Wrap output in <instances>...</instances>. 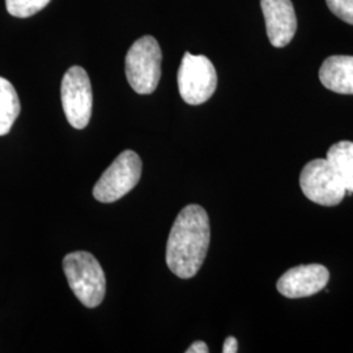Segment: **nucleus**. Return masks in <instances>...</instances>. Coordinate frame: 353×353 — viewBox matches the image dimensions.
<instances>
[{
  "label": "nucleus",
  "instance_id": "nucleus-1",
  "mask_svg": "<svg viewBox=\"0 0 353 353\" xmlns=\"http://www.w3.org/2000/svg\"><path fill=\"white\" fill-rule=\"evenodd\" d=\"M211 241L210 219L198 204L185 207L170 229L166 243V265L181 279L195 276L201 270Z\"/></svg>",
  "mask_w": 353,
  "mask_h": 353
},
{
  "label": "nucleus",
  "instance_id": "nucleus-2",
  "mask_svg": "<svg viewBox=\"0 0 353 353\" xmlns=\"http://www.w3.org/2000/svg\"><path fill=\"white\" fill-rule=\"evenodd\" d=\"M63 270L76 299L87 307H97L105 299L106 278L100 262L87 252L67 254Z\"/></svg>",
  "mask_w": 353,
  "mask_h": 353
},
{
  "label": "nucleus",
  "instance_id": "nucleus-3",
  "mask_svg": "<svg viewBox=\"0 0 353 353\" xmlns=\"http://www.w3.org/2000/svg\"><path fill=\"white\" fill-rule=\"evenodd\" d=\"M163 52L157 39L144 36L134 42L126 55L128 84L139 94L153 93L161 77Z\"/></svg>",
  "mask_w": 353,
  "mask_h": 353
},
{
  "label": "nucleus",
  "instance_id": "nucleus-4",
  "mask_svg": "<svg viewBox=\"0 0 353 353\" xmlns=\"http://www.w3.org/2000/svg\"><path fill=\"white\" fill-rule=\"evenodd\" d=\"M176 80L179 94L189 105H202L208 101L217 88L214 65L204 55L186 52L179 65Z\"/></svg>",
  "mask_w": 353,
  "mask_h": 353
},
{
  "label": "nucleus",
  "instance_id": "nucleus-5",
  "mask_svg": "<svg viewBox=\"0 0 353 353\" xmlns=\"http://www.w3.org/2000/svg\"><path fill=\"white\" fill-rule=\"evenodd\" d=\"M141 160L134 151L122 152L93 188V196L101 203H114L139 183Z\"/></svg>",
  "mask_w": 353,
  "mask_h": 353
},
{
  "label": "nucleus",
  "instance_id": "nucleus-6",
  "mask_svg": "<svg viewBox=\"0 0 353 353\" xmlns=\"http://www.w3.org/2000/svg\"><path fill=\"white\" fill-rule=\"evenodd\" d=\"M300 188L309 201L325 207L338 205L347 195V190L327 159H316L303 166Z\"/></svg>",
  "mask_w": 353,
  "mask_h": 353
},
{
  "label": "nucleus",
  "instance_id": "nucleus-7",
  "mask_svg": "<svg viewBox=\"0 0 353 353\" xmlns=\"http://www.w3.org/2000/svg\"><path fill=\"white\" fill-rule=\"evenodd\" d=\"M61 100L65 118L71 126L77 130L88 126L92 117L93 94L88 74L83 67L74 65L64 74Z\"/></svg>",
  "mask_w": 353,
  "mask_h": 353
},
{
  "label": "nucleus",
  "instance_id": "nucleus-8",
  "mask_svg": "<svg viewBox=\"0 0 353 353\" xmlns=\"http://www.w3.org/2000/svg\"><path fill=\"white\" fill-rule=\"evenodd\" d=\"M328 279L330 272L325 265H297L280 276L276 288L287 299L310 297L326 288Z\"/></svg>",
  "mask_w": 353,
  "mask_h": 353
},
{
  "label": "nucleus",
  "instance_id": "nucleus-9",
  "mask_svg": "<svg viewBox=\"0 0 353 353\" xmlns=\"http://www.w3.org/2000/svg\"><path fill=\"white\" fill-rule=\"evenodd\" d=\"M267 37L275 48H284L294 37L297 17L290 0H261Z\"/></svg>",
  "mask_w": 353,
  "mask_h": 353
},
{
  "label": "nucleus",
  "instance_id": "nucleus-10",
  "mask_svg": "<svg viewBox=\"0 0 353 353\" xmlns=\"http://www.w3.org/2000/svg\"><path fill=\"white\" fill-rule=\"evenodd\" d=\"M323 87L341 94H353V57L332 55L319 70Z\"/></svg>",
  "mask_w": 353,
  "mask_h": 353
},
{
  "label": "nucleus",
  "instance_id": "nucleus-11",
  "mask_svg": "<svg viewBox=\"0 0 353 353\" xmlns=\"http://www.w3.org/2000/svg\"><path fill=\"white\" fill-rule=\"evenodd\" d=\"M328 163L347 190V194H353V143L343 140L330 147L326 156Z\"/></svg>",
  "mask_w": 353,
  "mask_h": 353
},
{
  "label": "nucleus",
  "instance_id": "nucleus-12",
  "mask_svg": "<svg viewBox=\"0 0 353 353\" xmlns=\"http://www.w3.org/2000/svg\"><path fill=\"white\" fill-rule=\"evenodd\" d=\"M21 110L17 92L12 84L0 76V137L7 135Z\"/></svg>",
  "mask_w": 353,
  "mask_h": 353
},
{
  "label": "nucleus",
  "instance_id": "nucleus-13",
  "mask_svg": "<svg viewBox=\"0 0 353 353\" xmlns=\"http://www.w3.org/2000/svg\"><path fill=\"white\" fill-rule=\"evenodd\" d=\"M51 0H6L8 13L17 19H28L42 11Z\"/></svg>",
  "mask_w": 353,
  "mask_h": 353
},
{
  "label": "nucleus",
  "instance_id": "nucleus-14",
  "mask_svg": "<svg viewBox=\"0 0 353 353\" xmlns=\"http://www.w3.org/2000/svg\"><path fill=\"white\" fill-rule=\"evenodd\" d=\"M326 3L336 17L353 26V0H326Z\"/></svg>",
  "mask_w": 353,
  "mask_h": 353
},
{
  "label": "nucleus",
  "instance_id": "nucleus-15",
  "mask_svg": "<svg viewBox=\"0 0 353 353\" xmlns=\"http://www.w3.org/2000/svg\"><path fill=\"white\" fill-rule=\"evenodd\" d=\"M223 352L224 353H236L239 352V341L233 336H228L224 345H223Z\"/></svg>",
  "mask_w": 353,
  "mask_h": 353
},
{
  "label": "nucleus",
  "instance_id": "nucleus-16",
  "mask_svg": "<svg viewBox=\"0 0 353 353\" xmlns=\"http://www.w3.org/2000/svg\"><path fill=\"white\" fill-rule=\"evenodd\" d=\"M208 345L204 341H195L186 350V353H208Z\"/></svg>",
  "mask_w": 353,
  "mask_h": 353
}]
</instances>
